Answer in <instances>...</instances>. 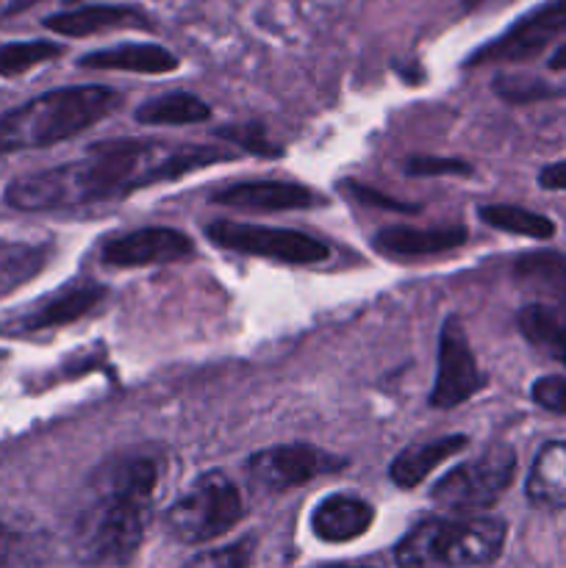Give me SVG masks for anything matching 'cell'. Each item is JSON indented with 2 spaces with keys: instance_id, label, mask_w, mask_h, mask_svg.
I'll list each match as a JSON object with an SVG mask.
<instances>
[{
  "instance_id": "cell-1",
  "label": "cell",
  "mask_w": 566,
  "mask_h": 568,
  "mask_svg": "<svg viewBox=\"0 0 566 568\" xmlns=\"http://www.w3.org/2000/svg\"><path fill=\"white\" fill-rule=\"evenodd\" d=\"M233 159L220 148L166 144L150 139H117L89 148L83 159L28 172L6 183L3 203L14 211H64L105 203L133 194L159 181L181 178L200 166Z\"/></svg>"
},
{
  "instance_id": "cell-2",
  "label": "cell",
  "mask_w": 566,
  "mask_h": 568,
  "mask_svg": "<svg viewBox=\"0 0 566 568\" xmlns=\"http://www.w3.org/2000/svg\"><path fill=\"white\" fill-rule=\"evenodd\" d=\"M159 469L148 458L111 460L94 471L75 525V552L87 566H125L137 558L153 519Z\"/></svg>"
},
{
  "instance_id": "cell-3",
  "label": "cell",
  "mask_w": 566,
  "mask_h": 568,
  "mask_svg": "<svg viewBox=\"0 0 566 568\" xmlns=\"http://www.w3.org/2000/svg\"><path fill=\"white\" fill-rule=\"evenodd\" d=\"M122 94L109 87H64L0 114V155L67 142L114 114Z\"/></svg>"
},
{
  "instance_id": "cell-4",
  "label": "cell",
  "mask_w": 566,
  "mask_h": 568,
  "mask_svg": "<svg viewBox=\"0 0 566 568\" xmlns=\"http://www.w3.org/2000/svg\"><path fill=\"white\" fill-rule=\"evenodd\" d=\"M508 527L494 516L427 519L416 525L394 549L400 568H469L499 558Z\"/></svg>"
},
{
  "instance_id": "cell-5",
  "label": "cell",
  "mask_w": 566,
  "mask_h": 568,
  "mask_svg": "<svg viewBox=\"0 0 566 568\" xmlns=\"http://www.w3.org/2000/svg\"><path fill=\"white\" fill-rule=\"evenodd\" d=\"M242 516V491L222 471H209L166 510L164 525L175 541L205 544L225 536Z\"/></svg>"
},
{
  "instance_id": "cell-6",
  "label": "cell",
  "mask_w": 566,
  "mask_h": 568,
  "mask_svg": "<svg viewBox=\"0 0 566 568\" xmlns=\"http://www.w3.org/2000/svg\"><path fill=\"white\" fill-rule=\"evenodd\" d=\"M516 477V453L505 444H494L477 458L455 466L433 486L431 497L442 508L458 510V514H477L492 508L499 497L511 488Z\"/></svg>"
},
{
  "instance_id": "cell-7",
  "label": "cell",
  "mask_w": 566,
  "mask_h": 568,
  "mask_svg": "<svg viewBox=\"0 0 566 568\" xmlns=\"http://www.w3.org/2000/svg\"><path fill=\"white\" fill-rule=\"evenodd\" d=\"M205 236L222 250L244 255H261L283 264H320L331 255V247L309 233L289 231V227L250 225V222L220 220L205 227Z\"/></svg>"
},
{
  "instance_id": "cell-8",
  "label": "cell",
  "mask_w": 566,
  "mask_h": 568,
  "mask_svg": "<svg viewBox=\"0 0 566 568\" xmlns=\"http://www.w3.org/2000/svg\"><path fill=\"white\" fill-rule=\"evenodd\" d=\"M566 31V0H547L536 11L516 20L514 26L481 50L472 53L466 61L469 67L477 64H519V61L536 59L549 48L560 33Z\"/></svg>"
},
{
  "instance_id": "cell-9",
  "label": "cell",
  "mask_w": 566,
  "mask_h": 568,
  "mask_svg": "<svg viewBox=\"0 0 566 568\" xmlns=\"http://www.w3.org/2000/svg\"><path fill=\"white\" fill-rule=\"evenodd\" d=\"M347 460L314 447V444H277V447L261 449L250 458L247 475L255 486L270 488V491H286L297 488L314 477L331 475L344 469Z\"/></svg>"
},
{
  "instance_id": "cell-10",
  "label": "cell",
  "mask_w": 566,
  "mask_h": 568,
  "mask_svg": "<svg viewBox=\"0 0 566 568\" xmlns=\"http://www.w3.org/2000/svg\"><path fill=\"white\" fill-rule=\"evenodd\" d=\"M483 386H486V377L477 369L464 325L458 320H447L442 327V336H438V366L436 383L431 388V405L449 410L466 403Z\"/></svg>"
},
{
  "instance_id": "cell-11",
  "label": "cell",
  "mask_w": 566,
  "mask_h": 568,
  "mask_svg": "<svg viewBox=\"0 0 566 568\" xmlns=\"http://www.w3.org/2000/svg\"><path fill=\"white\" fill-rule=\"evenodd\" d=\"M103 297L105 288L100 283H72V286L33 303L22 314H11L6 320H0V333H6V336H26V333L53 331V327L72 325L81 316H87Z\"/></svg>"
},
{
  "instance_id": "cell-12",
  "label": "cell",
  "mask_w": 566,
  "mask_h": 568,
  "mask_svg": "<svg viewBox=\"0 0 566 568\" xmlns=\"http://www.w3.org/2000/svg\"><path fill=\"white\" fill-rule=\"evenodd\" d=\"M194 253V244L186 233L175 227H142L111 239L103 247V264L117 270H137V266L175 264Z\"/></svg>"
},
{
  "instance_id": "cell-13",
  "label": "cell",
  "mask_w": 566,
  "mask_h": 568,
  "mask_svg": "<svg viewBox=\"0 0 566 568\" xmlns=\"http://www.w3.org/2000/svg\"><path fill=\"white\" fill-rule=\"evenodd\" d=\"M211 203L239 211H300L320 205V194L292 181H244L220 189Z\"/></svg>"
},
{
  "instance_id": "cell-14",
  "label": "cell",
  "mask_w": 566,
  "mask_h": 568,
  "mask_svg": "<svg viewBox=\"0 0 566 568\" xmlns=\"http://www.w3.org/2000/svg\"><path fill=\"white\" fill-rule=\"evenodd\" d=\"M375 521V508L353 494H331L311 514V530L325 544H347L364 536Z\"/></svg>"
},
{
  "instance_id": "cell-15",
  "label": "cell",
  "mask_w": 566,
  "mask_h": 568,
  "mask_svg": "<svg viewBox=\"0 0 566 568\" xmlns=\"http://www.w3.org/2000/svg\"><path fill=\"white\" fill-rule=\"evenodd\" d=\"M469 239V231L461 225L449 227H383L375 236V247L388 258H425V255L449 253Z\"/></svg>"
},
{
  "instance_id": "cell-16",
  "label": "cell",
  "mask_w": 566,
  "mask_h": 568,
  "mask_svg": "<svg viewBox=\"0 0 566 568\" xmlns=\"http://www.w3.org/2000/svg\"><path fill=\"white\" fill-rule=\"evenodd\" d=\"M83 70H117V72H139V75H164L178 70V55L153 42H131L117 44V48L94 50L78 59Z\"/></svg>"
},
{
  "instance_id": "cell-17",
  "label": "cell",
  "mask_w": 566,
  "mask_h": 568,
  "mask_svg": "<svg viewBox=\"0 0 566 568\" xmlns=\"http://www.w3.org/2000/svg\"><path fill=\"white\" fill-rule=\"evenodd\" d=\"M150 20L133 6H83V9L61 11L44 20V28L61 37H94L114 28H148Z\"/></svg>"
},
{
  "instance_id": "cell-18",
  "label": "cell",
  "mask_w": 566,
  "mask_h": 568,
  "mask_svg": "<svg viewBox=\"0 0 566 568\" xmlns=\"http://www.w3.org/2000/svg\"><path fill=\"white\" fill-rule=\"evenodd\" d=\"M514 281L527 292L547 297L555 308L566 311V255L555 250H536L514 261Z\"/></svg>"
},
{
  "instance_id": "cell-19",
  "label": "cell",
  "mask_w": 566,
  "mask_h": 568,
  "mask_svg": "<svg viewBox=\"0 0 566 568\" xmlns=\"http://www.w3.org/2000/svg\"><path fill=\"white\" fill-rule=\"evenodd\" d=\"M466 444H469L466 436H442L425 444H411V447H405L403 453L392 460L388 477H392L400 488L420 486L433 469H438L444 460L458 455Z\"/></svg>"
},
{
  "instance_id": "cell-20",
  "label": "cell",
  "mask_w": 566,
  "mask_h": 568,
  "mask_svg": "<svg viewBox=\"0 0 566 568\" xmlns=\"http://www.w3.org/2000/svg\"><path fill=\"white\" fill-rule=\"evenodd\" d=\"M525 491L536 508L566 510V442H549L538 449Z\"/></svg>"
},
{
  "instance_id": "cell-21",
  "label": "cell",
  "mask_w": 566,
  "mask_h": 568,
  "mask_svg": "<svg viewBox=\"0 0 566 568\" xmlns=\"http://www.w3.org/2000/svg\"><path fill=\"white\" fill-rule=\"evenodd\" d=\"M516 325L538 353L566 366V311L547 303H530L519 311Z\"/></svg>"
},
{
  "instance_id": "cell-22",
  "label": "cell",
  "mask_w": 566,
  "mask_h": 568,
  "mask_svg": "<svg viewBox=\"0 0 566 568\" xmlns=\"http://www.w3.org/2000/svg\"><path fill=\"white\" fill-rule=\"evenodd\" d=\"M211 116V109L200 98L189 92H170L161 94V98L148 100V103L139 105L137 122L142 125H198Z\"/></svg>"
},
{
  "instance_id": "cell-23",
  "label": "cell",
  "mask_w": 566,
  "mask_h": 568,
  "mask_svg": "<svg viewBox=\"0 0 566 568\" xmlns=\"http://www.w3.org/2000/svg\"><path fill=\"white\" fill-rule=\"evenodd\" d=\"M477 214H481V220L486 225L505 233H516V236H530L538 239V242H547V239L555 236V222L549 216L536 214L530 209H522V205H481Z\"/></svg>"
},
{
  "instance_id": "cell-24",
  "label": "cell",
  "mask_w": 566,
  "mask_h": 568,
  "mask_svg": "<svg viewBox=\"0 0 566 568\" xmlns=\"http://www.w3.org/2000/svg\"><path fill=\"white\" fill-rule=\"evenodd\" d=\"M61 44L31 39V42H6L0 44V75H22L33 67L50 59H59Z\"/></svg>"
},
{
  "instance_id": "cell-25",
  "label": "cell",
  "mask_w": 566,
  "mask_h": 568,
  "mask_svg": "<svg viewBox=\"0 0 566 568\" xmlns=\"http://www.w3.org/2000/svg\"><path fill=\"white\" fill-rule=\"evenodd\" d=\"M250 555H253V538H244V541L231 544V547L194 555L183 568H247Z\"/></svg>"
},
{
  "instance_id": "cell-26",
  "label": "cell",
  "mask_w": 566,
  "mask_h": 568,
  "mask_svg": "<svg viewBox=\"0 0 566 568\" xmlns=\"http://www.w3.org/2000/svg\"><path fill=\"white\" fill-rule=\"evenodd\" d=\"M405 172L416 178L433 175H469L472 166L461 159H436V155H416L405 161Z\"/></svg>"
},
{
  "instance_id": "cell-27",
  "label": "cell",
  "mask_w": 566,
  "mask_h": 568,
  "mask_svg": "<svg viewBox=\"0 0 566 568\" xmlns=\"http://www.w3.org/2000/svg\"><path fill=\"white\" fill-rule=\"evenodd\" d=\"M533 403L538 408L549 410V414H566V377L564 375H547L538 377L530 388Z\"/></svg>"
},
{
  "instance_id": "cell-28",
  "label": "cell",
  "mask_w": 566,
  "mask_h": 568,
  "mask_svg": "<svg viewBox=\"0 0 566 568\" xmlns=\"http://www.w3.org/2000/svg\"><path fill=\"white\" fill-rule=\"evenodd\" d=\"M220 136H222V139H228V142L239 144V148L247 150V153H255V155H277V148H275V144L266 142V139H264V131H261L259 125L222 128Z\"/></svg>"
},
{
  "instance_id": "cell-29",
  "label": "cell",
  "mask_w": 566,
  "mask_h": 568,
  "mask_svg": "<svg viewBox=\"0 0 566 568\" xmlns=\"http://www.w3.org/2000/svg\"><path fill=\"white\" fill-rule=\"evenodd\" d=\"M497 92L511 103H525V100H536L547 94L544 83L538 81H522V78H499Z\"/></svg>"
},
{
  "instance_id": "cell-30",
  "label": "cell",
  "mask_w": 566,
  "mask_h": 568,
  "mask_svg": "<svg viewBox=\"0 0 566 568\" xmlns=\"http://www.w3.org/2000/svg\"><path fill=\"white\" fill-rule=\"evenodd\" d=\"M350 192L355 194V200H361L364 205H375V209H386V211H405V214H414L416 205L400 203V200L388 197V194L375 192L370 186H361V183H350Z\"/></svg>"
},
{
  "instance_id": "cell-31",
  "label": "cell",
  "mask_w": 566,
  "mask_h": 568,
  "mask_svg": "<svg viewBox=\"0 0 566 568\" xmlns=\"http://www.w3.org/2000/svg\"><path fill=\"white\" fill-rule=\"evenodd\" d=\"M538 186L549 189V192H566V161H555V164L544 166L538 172Z\"/></svg>"
},
{
  "instance_id": "cell-32",
  "label": "cell",
  "mask_w": 566,
  "mask_h": 568,
  "mask_svg": "<svg viewBox=\"0 0 566 568\" xmlns=\"http://www.w3.org/2000/svg\"><path fill=\"white\" fill-rule=\"evenodd\" d=\"M11 552H14V536H11L9 527L0 525V568L9 566Z\"/></svg>"
},
{
  "instance_id": "cell-33",
  "label": "cell",
  "mask_w": 566,
  "mask_h": 568,
  "mask_svg": "<svg viewBox=\"0 0 566 568\" xmlns=\"http://www.w3.org/2000/svg\"><path fill=\"white\" fill-rule=\"evenodd\" d=\"M549 70H555V72L566 70V42L560 44L553 55H549Z\"/></svg>"
},
{
  "instance_id": "cell-34",
  "label": "cell",
  "mask_w": 566,
  "mask_h": 568,
  "mask_svg": "<svg viewBox=\"0 0 566 568\" xmlns=\"http://www.w3.org/2000/svg\"><path fill=\"white\" fill-rule=\"evenodd\" d=\"M466 11H477V9H486V6L497 3V0H461Z\"/></svg>"
},
{
  "instance_id": "cell-35",
  "label": "cell",
  "mask_w": 566,
  "mask_h": 568,
  "mask_svg": "<svg viewBox=\"0 0 566 568\" xmlns=\"http://www.w3.org/2000/svg\"><path fill=\"white\" fill-rule=\"evenodd\" d=\"M33 3H37V0H17V3L9 9V14H17V11H26L28 6H33Z\"/></svg>"
},
{
  "instance_id": "cell-36",
  "label": "cell",
  "mask_w": 566,
  "mask_h": 568,
  "mask_svg": "<svg viewBox=\"0 0 566 568\" xmlns=\"http://www.w3.org/2000/svg\"><path fill=\"white\" fill-rule=\"evenodd\" d=\"M327 568H364V566H327Z\"/></svg>"
},
{
  "instance_id": "cell-37",
  "label": "cell",
  "mask_w": 566,
  "mask_h": 568,
  "mask_svg": "<svg viewBox=\"0 0 566 568\" xmlns=\"http://www.w3.org/2000/svg\"><path fill=\"white\" fill-rule=\"evenodd\" d=\"M67 3H81V0H67Z\"/></svg>"
}]
</instances>
